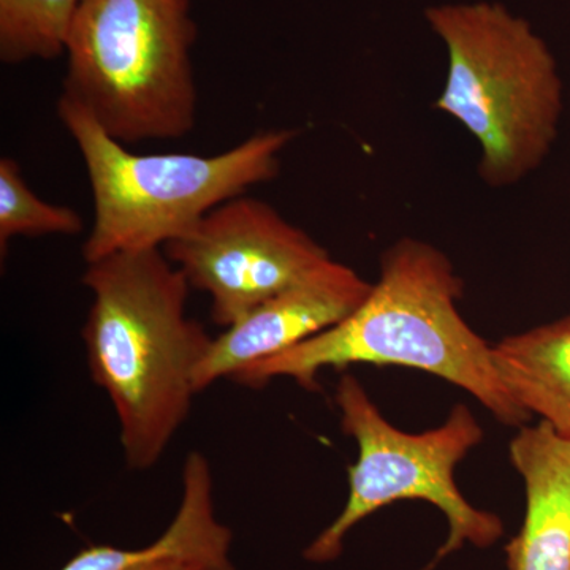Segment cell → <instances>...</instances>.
I'll return each instance as SVG.
<instances>
[{
    "mask_svg": "<svg viewBox=\"0 0 570 570\" xmlns=\"http://www.w3.org/2000/svg\"><path fill=\"white\" fill-rule=\"evenodd\" d=\"M461 295L463 283L448 255L420 239H397L382 255L377 283L351 316L283 354L247 366L232 381L262 389L288 377L314 393L318 373L326 367H411L466 390L498 422L527 425L531 414L499 376L493 347L461 316Z\"/></svg>",
    "mask_w": 570,
    "mask_h": 570,
    "instance_id": "6da1fadb",
    "label": "cell"
},
{
    "mask_svg": "<svg viewBox=\"0 0 570 570\" xmlns=\"http://www.w3.org/2000/svg\"><path fill=\"white\" fill-rule=\"evenodd\" d=\"M81 330L92 382L110 397L130 471H149L190 414L195 371L214 337L187 316L190 288L164 249L86 264Z\"/></svg>",
    "mask_w": 570,
    "mask_h": 570,
    "instance_id": "7a4b0ae2",
    "label": "cell"
},
{
    "mask_svg": "<svg viewBox=\"0 0 570 570\" xmlns=\"http://www.w3.org/2000/svg\"><path fill=\"white\" fill-rule=\"evenodd\" d=\"M58 116L73 138L91 184L94 223L81 247L86 264L121 253L164 249L217 206L273 181L296 130H265L214 154H135L80 105L59 97Z\"/></svg>",
    "mask_w": 570,
    "mask_h": 570,
    "instance_id": "3957f363",
    "label": "cell"
},
{
    "mask_svg": "<svg viewBox=\"0 0 570 570\" xmlns=\"http://www.w3.org/2000/svg\"><path fill=\"white\" fill-rule=\"evenodd\" d=\"M425 17L449 56L438 110L478 140L483 181L520 183L542 165L560 129L562 81L550 48L501 3L431 7Z\"/></svg>",
    "mask_w": 570,
    "mask_h": 570,
    "instance_id": "277c9868",
    "label": "cell"
},
{
    "mask_svg": "<svg viewBox=\"0 0 570 570\" xmlns=\"http://www.w3.org/2000/svg\"><path fill=\"white\" fill-rule=\"evenodd\" d=\"M189 0H80L61 96L122 145L178 140L197 118Z\"/></svg>",
    "mask_w": 570,
    "mask_h": 570,
    "instance_id": "5b68a950",
    "label": "cell"
},
{
    "mask_svg": "<svg viewBox=\"0 0 570 570\" xmlns=\"http://www.w3.org/2000/svg\"><path fill=\"white\" fill-rule=\"evenodd\" d=\"M335 403L344 434L355 439L358 459L347 469L346 504L303 551L306 561H336L356 524L406 499L430 502L444 513L449 534L439 558L464 546L490 549L502 538L504 523L497 513L474 508L456 485V466L483 439L471 409L456 404L441 426L406 433L382 415L351 373L337 382Z\"/></svg>",
    "mask_w": 570,
    "mask_h": 570,
    "instance_id": "8992f818",
    "label": "cell"
},
{
    "mask_svg": "<svg viewBox=\"0 0 570 570\" xmlns=\"http://www.w3.org/2000/svg\"><path fill=\"white\" fill-rule=\"evenodd\" d=\"M164 253L190 288L209 296L213 322L223 328L330 258L275 206L246 194L206 214Z\"/></svg>",
    "mask_w": 570,
    "mask_h": 570,
    "instance_id": "52a82bcc",
    "label": "cell"
},
{
    "mask_svg": "<svg viewBox=\"0 0 570 570\" xmlns=\"http://www.w3.org/2000/svg\"><path fill=\"white\" fill-rule=\"evenodd\" d=\"M371 287L351 266L326 258L214 337L195 371L197 393L340 324Z\"/></svg>",
    "mask_w": 570,
    "mask_h": 570,
    "instance_id": "ba28073f",
    "label": "cell"
},
{
    "mask_svg": "<svg viewBox=\"0 0 570 570\" xmlns=\"http://www.w3.org/2000/svg\"><path fill=\"white\" fill-rule=\"evenodd\" d=\"M510 461L524 483V517L505 546L509 570H570V439L547 422L519 428Z\"/></svg>",
    "mask_w": 570,
    "mask_h": 570,
    "instance_id": "9c48e42d",
    "label": "cell"
},
{
    "mask_svg": "<svg viewBox=\"0 0 570 570\" xmlns=\"http://www.w3.org/2000/svg\"><path fill=\"white\" fill-rule=\"evenodd\" d=\"M181 487L176 515L159 539L141 549L88 547L59 570H134L167 560L194 570H238L232 560L234 532L216 515L212 464L198 450L184 460Z\"/></svg>",
    "mask_w": 570,
    "mask_h": 570,
    "instance_id": "30bf717a",
    "label": "cell"
},
{
    "mask_svg": "<svg viewBox=\"0 0 570 570\" xmlns=\"http://www.w3.org/2000/svg\"><path fill=\"white\" fill-rule=\"evenodd\" d=\"M493 362L510 395L570 439V316L504 337Z\"/></svg>",
    "mask_w": 570,
    "mask_h": 570,
    "instance_id": "8fae6325",
    "label": "cell"
},
{
    "mask_svg": "<svg viewBox=\"0 0 570 570\" xmlns=\"http://www.w3.org/2000/svg\"><path fill=\"white\" fill-rule=\"evenodd\" d=\"M80 0H0V59L22 63L66 52Z\"/></svg>",
    "mask_w": 570,
    "mask_h": 570,
    "instance_id": "7c38bea8",
    "label": "cell"
},
{
    "mask_svg": "<svg viewBox=\"0 0 570 570\" xmlns=\"http://www.w3.org/2000/svg\"><path fill=\"white\" fill-rule=\"evenodd\" d=\"M80 214L67 206L41 200L11 157L0 159V253H9L14 236L78 235Z\"/></svg>",
    "mask_w": 570,
    "mask_h": 570,
    "instance_id": "4fadbf2b",
    "label": "cell"
},
{
    "mask_svg": "<svg viewBox=\"0 0 570 570\" xmlns=\"http://www.w3.org/2000/svg\"><path fill=\"white\" fill-rule=\"evenodd\" d=\"M134 570H194L190 566L184 564V562L167 560L153 562V564L141 566Z\"/></svg>",
    "mask_w": 570,
    "mask_h": 570,
    "instance_id": "5bb4252c",
    "label": "cell"
}]
</instances>
